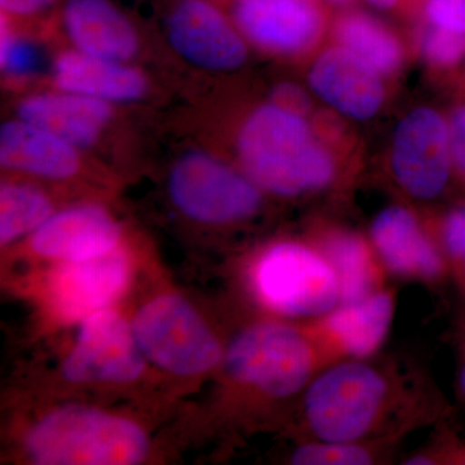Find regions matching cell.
Wrapping results in <instances>:
<instances>
[{
    "mask_svg": "<svg viewBox=\"0 0 465 465\" xmlns=\"http://www.w3.org/2000/svg\"><path fill=\"white\" fill-rule=\"evenodd\" d=\"M309 84L318 96L351 118H372L384 103L381 74L342 45L329 48L317 58Z\"/></svg>",
    "mask_w": 465,
    "mask_h": 465,
    "instance_id": "9a60e30c",
    "label": "cell"
},
{
    "mask_svg": "<svg viewBox=\"0 0 465 465\" xmlns=\"http://www.w3.org/2000/svg\"><path fill=\"white\" fill-rule=\"evenodd\" d=\"M370 241L391 278L437 290L451 283L446 260L428 223L412 208L394 204L376 215Z\"/></svg>",
    "mask_w": 465,
    "mask_h": 465,
    "instance_id": "9c48e42d",
    "label": "cell"
},
{
    "mask_svg": "<svg viewBox=\"0 0 465 465\" xmlns=\"http://www.w3.org/2000/svg\"><path fill=\"white\" fill-rule=\"evenodd\" d=\"M170 193L183 213L217 224L249 219L262 204L259 186L249 176L202 153L180 159L171 173Z\"/></svg>",
    "mask_w": 465,
    "mask_h": 465,
    "instance_id": "ba28073f",
    "label": "cell"
},
{
    "mask_svg": "<svg viewBox=\"0 0 465 465\" xmlns=\"http://www.w3.org/2000/svg\"><path fill=\"white\" fill-rule=\"evenodd\" d=\"M367 2L371 3L372 5L378 8L390 9L394 7L399 0H367Z\"/></svg>",
    "mask_w": 465,
    "mask_h": 465,
    "instance_id": "d6a6232c",
    "label": "cell"
},
{
    "mask_svg": "<svg viewBox=\"0 0 465 465\" xmlns=\"http://www.w3.org/2000/svg\"><path fill=\"white\" fill-rule=\"evenodd\" d=\"M326 367L304 326L284 323L249 327L232 341L225 354L231 381L272 401L302 397Z\"/></svg>",
    "mask_w": 465,
    "mask_h": 465,
    "instance_id": "3957f363",
    "label": "cell"
},
{
    "mask_svg": "<svg viewBox=\"0 0 465 465\" xmlns=\"http://www.w3.org/2000/svg\"><path fill=\"white\" fill-rule=\"evenodd\" d=\"M232 11L242 32L274 54H304L324 29L322 12L308 0H235Z\"/></svg>",
    "mask_w": 465,
    "mask_h": 465,
    "instance_id": "4fadbf2b",
    "label": "cell"
},
{
    "mask_svg": "<svg viewBox=\"0 0 465 465\" xmlns=\"http://www.w3.org/2000/svg\"><path fill=\"white\" fill-rule=\"evenodd\" d=\"M250 284L262 308L302 322L341 302L335 271L311 241H281L266 247L251 266Z\"/></svg>",
    "mask_w": 465,
    "mask_h": 465,
    "instance_id": "277c9868",
    "label": "cell"
},
{
    "mask_svg": "<svg viewBox=\"0 0 465 465\" xmlns=\"http://www.w3.org/2000/svg\"><path fill=\"white\" fill-rule=\"evenodd\" d=\"M130 264L119 250L61 266L52 278V302L64 320L81 321L104 311L127 286Z\"/></svg>",
    "mask_w": 465,
    "mask_h": 465,
    "instance_id": "5bb4252c",
    "label": "cell"
},
{
    "mask_svg": "<svg viewBox=\"0 0 465 465\" xmlns=\"http://www.w3.org/2000/svg\"><path fill=\"white\" fill-rule=\"evenodd\" d=\"M403 440H304L293 450V465H379L390 464Z\"/></svg>",
    "mask_w": 465,
    "mask_h": 465,
    "instance_id": "603a6c76",
    "label": "cell"
},
{
    "mask_svg": "<svg viewBox=\"0 0 465 465\" xmlns=\"http://www.w3.org/2000/svg\"><path fill=\"white\" fill-rule=\"evenodd\" d=\"M425 217L439 241L450 281L465 305V200Z\"/></svg>",
    "mask_w": 465,
    "mask_h": 465,
    "instance_id": "d4e9b609",
    "label": "cell"
},
{
    "mask_svg": "<svg viewBox=\"0 0 465 465\" xmlns=\"http://www.w3.org/2000/svg\"><path fill=\"white\" fill-rule=\"evenodd\" d=\"M446 116L454 163V180L465 194V90H458V99Z\"/></svg>",
    "mask_w": 465,
    "mask_h": 465,
    "instance_id": "4316f807",
    "label": "cell"
},
{
    "mask_svg": "<svg viewBox=\"0 0 465 465\" xmlns=\"http://www.w3.org/2000/svg\"><path fill=\"white\" fill-rule=\"evenodd\" d=\"M273 104L302 116H307L311 110V101L307 94L295 84L278 85L273 92Z\"/></svg>",
    "mask_w": 465,
    "mask_h": 465,
    "instance_id": "f546056e",
    "label": "cell"
},
{
    "mask_svg": "<svg viewBox=\"0 0 465 465\" xmlns=\"http://www.w3.org/2000/svg\"><path fill=\"white\" fill-rule=\"evenodd\" d=\"M419 50L425 64L443 73H460L465 64V34L430 25L421 30Z\"/></svg>",
    "mask_w": 465,
    "mask_h": 465,
    "instance_id": "484cf974",
    "label": "cell"
},
{
    "mask_svg": "<svg viewBox=\"0 0 465 465\" xmlns=\"http://www.w3.org/2000/svg\"><path fill=\"white\" fill-rule=\"evenodd\" d=\"M330 2H332V3H345V2H349V0H330Z\"/></svg>",
    "mask_w": 465,
    "mask_h": 465,
    "instance_id": "e575fe53",
    "label": "cell"
},
{
    "mask_svg": "<svg viewBox=\"0 0 465 465\" xmlns=\"http://www.w3.org/2000/svg\"><path fill=\"white\" fill-rule=\"evenodd\" d=\"M332 266L341 284V302H358L390 286L369 235L335 224H318L309 238Z\"/></svg>",
    "mask_w": 465,
    "mask_h": 465,
    "instance_id": "2e32d148",
    "label": "cell"
},
{
    "mask_svg": "<svg viewBox=\"0 0 465 465\" xmlns=\"http://www.w3.org/2000/svg\"><path fill=\"white\" fill-rule=\"evenodd\" d=\"M134 332L112 311L84 320L64 375L72 381H128L142 374L143 361Z\"/></svg>",
    "mask_w": 465,
    "mask_h": 465,
    "instance_id": "8fae6325",
    "label": "cell"
},
{
    "mask_svg": "<svg viewBox=\"0 0 465 465\" xmlns=\"http://www.w3.org/2000/svg\"><path fill=\"white\" fill-rule=\"evenodd\" d=\"M174 50L210 70H232L247 57L246 45L224 15L207 0H182L168 20Z\"/></svg>",
    "mask_w": 465,
    "mask_h": 465,
    "instance_id": "7c38bea8",
    "label": "cell"
},
{
    "mask_svg": "<svg viewBox=\"0 0 465 465\" xmlns=\"http://www.w3.org/2000/svg\"><path fill=\"white\" fill-rule=\"evenodd\" d=\"M376 357L341 361L311 381L300 399L304 440H405L451 415L427 372Z\"/></svg>",
    "mask_w": 465,
    "mask_h": 465,
    "instance_id": "6da1fadb",
    "label": "cell"
},
{
    "mask_svg": "<svg viewBox=\"0 0 465 465\" xmlns=\"http://www.w3.org/2000/svg\"><path fill=\"white\" fill-rule=\"evenodd\" d=\"M64 24L78 51L92 56L124 61L139 47L134 26L109 0H67Z\"/></svg>",
    "mask_w": 465,
    "mask_h": 465,
    "instance_id": "ac0fdd59",
    "label": "cell"
},
{
    "mask_svg": "<svg viewBox=\"0 0 465 465\" xmlns=\"http://www.w3.org/2000/svg\"><path fill=\"white\" fill-rule=\"evenodd\" d=\"M238 152L247 176L280 197L323 194L341 183V167L305 116L266 105L247 119Z\"/></svg>",
    "mask_w": 465,
    "mask_h": 465,
    "instance_id": "7a4b0ae2",
    "label": "cell"
},
{
    "mask_svg": "<svg viewBox=\"0 0 465 465\" xmlns=\"http://www.w3.org/2000/svg\"><path fill=\"white\" fill-rule=\"evenodd\" d=\"M396 308V287L388 286L365 299L338 305L302 326L330 366L376 356L390 335Z\"/></svg>",
    "mask_w": 465,
    "mask_h": 465,
    "instance_id": "30bf717a",
    "label": "cell"
},
{
    "mask_svg": "<svg viewBox=\"0 0 465 465\" xmlns=\"http://www.w3.org/2000/svg\"><path fill=\"white\" fill-rule=\"evenodd\" d=\"M18 114L72 145L85 146L96 142L112 113L106 101L66 92L29 97Z\"/></svg>",
    "mask_w": 465,
    "mask_h": 465,
    "instance_id": "d6986e66",
    "label": "cell"
},
{
    "mask_svg": "<svg viewBox=\"0 0 465 465\" xmlns=\"http://www.w3.org/2000/svg\"><path fill=\"white\" fill-rule=\"evenodd\" d=\"M51 206L41 192L29 186L3 185L0 191V240L15 238L41 226L50 215Z\"/></svg>",
    "mask_w": 465,
    "mask_h": 465,
    "instance_id": "cb8c5ba5",
    "label": "cell"
},
{
    "mask_svg": "<svg viewBox=\"0 0 465 465\" xmlns=\"http://www.w3.org/2000/svg\"><path fill=\"white\" fill-rule=\"evenodd\" d=\"M36 51L25 42L15 41L2 20V47H0V63L12 74H26L36 66Z\"/></svg>",
    "mask_w": 465,
    "mask_h": 465,
    "instance_id": "83f0119b",
    "label": "cell"
},
{
    "mask_svg": "<svg viewBox=\"0 0 465 465\" xmlns=\"http://www.w3.org/2000/svg\"><path fill=\"white\" fill-rule=\"evenodd\" d=\"M0 162L51 179H66L79 167L74 145L23 119L0 128Z\"/></svg>",
    "mask_w": 465,
    "mask_h": 465,
    "instance_id": "ffe728a7",
    "label": "cell"
},
{
    "mask_svg": "<svg viewBox=\"0 0 465 465\" xmlns=\"http://www.w3.org/2000/svg\"><path fill=\"white\" fill-rule=\"evenodd\" d=\"M455 351H457V385L459 399L465 406V305L459 312L454 327Z\"/></svg>",
    "mask_w": 465,
    "mask_h": 465,
    "instance_id": "4dcf8cb0",
    "label": "cell"
},
{
    "mask_svg": "<svg viewBox=\"0 0 465 465\" xmlns=\"http://www.w3.org/2000/svg\"><path fill=\"white\" fill-rule=\"evenodd\" d=\"M134 332L143 353L174 374H200L222 358L219 342L207 324L176 296H163L145 305L134 317Z\"/></svg>",
    "mask_w": 465,
    "mask_h": 465,
    "instance_id": "8992f818",
    "label": "cell"
},
{
    "mask_svg": "<svg viewBox=\"0 0 465 465\" xmlns=\"http://www.w3.org/2000/svg\"><path fill=\"white\" fill-rule=\"evenodd\" d=\"M391 171L401 192L411 200L433 202L454 180L448 116L418 108L397 125Z\"/></svg>",
    "mask_w": 465,
    "mask_h": 465,
    "instance_id": "52a82bcc",
    "label": "cell"
},
{
    "mask_svg": "<svg viewBox=\"0 0 465 465\" xmlns=\"http://www.w3.org/2000/svg\"><path fill=\"white\" fill-rule=\"evenodd\" d=\"M27 450L38 464L128 465L143 460L148 440L139 427L124 419L66 407L34 428Z\"/></svg>",
    "mask_w": 465,
    "mask_h": 465,
    "instance_id": "5b68a950",
    "label": "cell"
},
{
    "mask_svg": "<svg viewBox=\"0 0 465 465\" xmlns=\"http://www.w3.org/2000/svg\"><path fill=\"white\" fill-rule=\"evenodd\" d=\"M335 39L381 75L400 72L405 51L396 33L378 18L363 12H348L336 21Z\"/></svg>",
    "mask_w": 465,
    "mask_h": 465,
    "instance_id": "7402d4cb",
    "label": "cell"
},
{
    "mask_svg": "<svg viewBox=\"0 0 465 465\" xmlns=\"http://www.w3.org/2000/svg\"><path fill=\"white\" fill-rule=\"evenodd\" d=\"M54 0H0L2 9L7 14L29 16L50 7Z\"/></svg>",
    "mask_w": 465,
    "mask_h": 465,
    "instance_id": "1f68e13d",
    "label": "cell"
},
{
    "mask_svg": "<svg viewBox=\"0 0 465 465\" xmlns=\"http://www.w3.org/2000/svg\"><path fill=\"white\" fill-rule=\"evenodd\" d=\"M54 75L61 90L103 101H133L146 90L145 78L137 70L81 51L58 58Z\"/></svg>",
    "mask_w": 465,
    "mask_h": 465,
    "instance_id": "44dd1931",
    "label": "cell"
},
{
    "mask_svg": "<svg viewBox=\"0 0 465 465\" xmlns=\"http://www.w3.org/2000/svg\"><path fill=\"white\" fill-rule=\"evenodd\" d=\"M424 15L430 25L465 34V0H427Z\"/></svg>",
    "mask_w": 465,
    "mask_h": 465,
    "instance_id": "f1b7e54d",
    "label": "cell"
},
{
    "mask_svg": "<svg viewBox=\"0 0 465 465\" xmlns=\"http://www.w3.org/2000/svg\"><path fill=\"white\" fill-rule=\"evenodd\" d=\"M118 241V225L105 211L79 207L45 220L32 243L41 255L76 262L109 252Z\"/></svg>",
    "mask_w": 465,
    "mask_h": 465,
    "instance_id": "e0dca14e",
    "label": "cell"
},
{
    "mask_svg": "<svg viewBox=\"0 0 465 465\" xmlns=\"http://www.w3.org/2000/svg\"><path fill=\"white\" fill-rule=\"evenodd\" d=\"M458 90H465V64L458 74Z\"/></svg>",
    "mask_w": 465,
    "mask_h": 465,
    "instance_id": "836d02e7",
    "label": "cell"
}]
</instances>
